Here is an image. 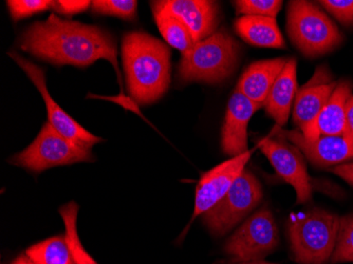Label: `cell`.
<instances>
[{"label":"cell","instance_id":"cell-13","mask_svg":"<svg viewBox=\"0 0 353 264\" xmlns=\"http://www.w3.org/2000/svg\"><path fill=\"white\" fill-rule=\"evenodd\" d=\"M152 5L179 19L197 43L213 35L219 23V7L208 0H161Z\"/></svg>","mask_w":353,"mask_h":264},{"label":"cell","instance_id":"cell-3","mask_svg":"<svg viewBox=\"0 0 353 264\" xmlns=\"http://www.w3.org/2000/svg\"><path fill=\"white\" fill-rule=\"evenodd\" d=\"M239 45L229 33L216 31L182 54L178 79L182 83L216 84L228 79L238 63Z\"/></svg>","mask_w":353,"mask_h":264},{"label":"cell","instance_id":"cell-18","mask_svg":"<svg viewBox=\"0 0 353 264\" xmlns=\"http://www.w3.org/2000/svg\"><path fill=\"white\" fill-rule=\"evenodd\" d=\"M352 81H338L328 103L317 116L315 134L319 136H344L346 127V105L352 95Z\"/></svg>","mask_w":353,"mask_h":264},{"label":"cell","instance_id":"cell-4","mask_svg":"<svg viewBox=\"0 0 353 264\" xmlns=\"http://www.w3.org/2000/svg\"><path fill=\"white\" fill-rule=\"evenodd\" d=\"M340 218L314 207L291 216L288 235L295 260L301 264H326L338 239Z\"/></svg>","mask_w":353,"mask_h":264},{"label":"cell","instance_id":"cell-16","mask_svg":"<svg viewBox=\"0 0 353 264\" xmlns=\"http://www.w3.org/2000/svg\"><path fill=\"white\" fill-rule=\"evenodd\" d=\"M288 59L277 57L252 63L240 77L236 90L243 93L249 100L263 106L272 86L285 68Z\"/></svg>","mask_w":353,"mask_h":264},{"label":"cell","instance_id":"cell-27","mask_svg":"<svg viewBox=\"0 0 353 264\" xmlns=\"http://www.w3.org/2000/svg\"><path fill=\"white\" fill-rule=\"evenodd\" d=\"M319 3L343 25H353V0H322Z\"/></svg>","mask_w":353,"mask_h":264},{"label":"cell","instance_id":"cell-26","mask_svg":"<svg viewBox=\"0 0 353 264\" xmlns=\"http://www.w3.org/2000/svg\"><path fill=\"white\" fill-rule=\"evenodd\" d=\"M53 3L54 1H49V0H9L7 1L10 14L15 21H21L28 16L47 11L53 7Z\"/></svg>","mask_w":353,"mask_h":264},{"label":"cell","instance_id":"cell-32","mask_svg":"<svg viewBox=\"0 0 353 264\" xmlns=\"http://www.w3.org/2000/svg\"><path fill=\"white\" fill-rule=\"evenodd\" d=\"M243 264H274L270 263V262L261 261V260H257V261H251V262H245Z\"/></svg>","mask_w":353,"mask_h":264},{"label":"cell","instance_id":"cell-12","mask_svg":"<svg viewBox=\"0 0 353 264\" xmlns=\"http://www.w3.org/2000/svg\"><path fill=\"white\" fill-rule=\"evenodd\" d=\"M251 156V150H248L245 154L234 156L202 174L196 190L192 220L211 210L228 194L240 174L245 172Z\"/></svg>","mask_w":353,"mask_h":264},{"label":"cell","instance_id":"cell-20","mask_svg":"<svg viewBox=\"0 0 353 264\" xmlns=\"http://www.w3.org/2000/svg\"><path fill=\"white\" fill-rule=\"evenodd\" d=\"M154 21L168 45L181 51L182 54L192 49L195 43L192 41L188 28L174 16L152 5Z\"/></svg>","mask_w":353,"mask_h":264},{"label":"cell","instance_id":"cell-1","mask_svg":"<svg viewBox=\"0 0 353 264\" xmlns=\"http://www.w3.org/2000/svg\"><path fill=\"white\" fill-rule=\"evenodd\" d=\"M19 43L26 52L57 65L87 67L98 59H106L121 79L114 39L95 26L63 21L52 14L47 21L30 26Z\"/></svg>","mask_w":353,"mask_h":264},{"label":"cell","instance_id":"cell-22","mask_svg":"<svg viewBox=\"0 0 353 264\" xmlns=\"http://www.w3.org/2000/svg\"><path fill=\"white\" fill-rule=\"evenodd\" d=\"M59 214H61L63 223H65V228H66L65 238H66L67 243L70 247L75 263L98 264L87 253L84 246L79 241V235H77V214H79V205L74 201L69 202L66 205L61 206L59 208Z\"/></svg>","mask_w":353,"mask_h":264},{"label":"cell","instance_id":"cell-6","mask_svg":"<svg viewBox=\"0 0 353 264\" xmlns=\"http://www.w3.org/2000/svg\"><path fill=\"white\" fill-rule=\"evenodd\" d=\"M91 161L93 156L90 148L79 146L61 136L50 123L43 125L34 142L11 159L12 164L34 172Z\"/></svg>","mask_w":353,"mask_h":264},{"label":"cell","instance_id":"cell-21","mask_svg":"<svg viewBox=\"0 0 353 264\" xmlns=\"http://www.w3.org/2000/svg\"><path fill=\"white\" fill-rule=\"evenodd\" d=\"M25 254L37 264H77L66 238L63 236L32 245Z\"/></svg>","mask_w":353,"mask_h":264},{"label":"cell","instance_id":"cell-11","mask_svg":"<svg viewBox=\"0 0 353 264\" xmlns=\"http://www.w3.org/2000/svg\"><path fill=\"white\" fill-rule=\"evenodd\" d=\"M279 139L281 140L263 139L259 142V148L271 162L277 174L294 187L296 203H307L312 198V180L307 172L303 154L294 145L288 144L283 138Z\"/></svg>","mask_w":353,"mask_h":264},{"label":"cell","instance_id":"cell-28","mask_svg":"<svg viewBox=\"0 0 353 264\" xmlns=\"http://www.w3.org/2000/svg\"><path fill=\"white\" fill-rule=\"evenodd\" d=\"M91 3L92 1H88V0H75V1L59 0V1H54L52 9L63 15H74V14L86 11L89 7H91Z\"/></svg>","mask_w":353,"mask_h":264},{"label":"cell","instance_id":"cell-8","mask_svg":"<svg viewBox=\"0 0 353 264\" xmlns=\"http://www.w3.org/2000/svg\"><path fill=\"white\" fill-rule=\"evenodd\" d=\"M279 227L271 210L263 206L240 226L228 240L224 251L235 262H251L275 251L279 245Z\"/></svg>","mask_w":353,"mask_h":264},{"label":"cell","instance_id":"cell-25","mask_svg":"<svg viewBox=\"0 0 353 264\" xmlns=\"http://www.w3.org/2000/svg\"><path fill=\"white\" fill-rule=\"evenodd\" d=\"M233 3L237 13L243 16H265L276 19L283 3L281 0H237Z\"/></svg>","mask_w":353,"mask_h":264},{"label":"cell","instance_id":"cell-31","mask_svg":"<svg viewBox=\"0 0 353 264\" xmlns=\"http://www.w3.org/2000/svg\"><path fill=\"white\" fill-rule=\"evenodd\" d=\"M12 264H37L34 261H32L27 255L19 256L17 259L14 260Z\"/></svg>","mask_w":353,"mask_h":264},{"label":"cell","instance_id":"cell-9","mask_svg":"<svg viewBox=\"0 0 353 264\" xmlns=\"http://www.w3.org/2000/svg\"><path fill=\"white\" fill-rule=\"evenodd\" d=\"M9 57L25 71L32 83L37 86V90L41 92L47 107L48 120H49L48 123H50L61 136L72 141L79 146L86 147L90 150H92L93 145L102 142V139L93 136L84 127L81 126L53 100L48 91L47 81H46V75L43 69L28 61L25 57H21L19 53L10 52Z\"/></svg>","mask_w":353,"mask_h":264},{"label":"cell","instance_id":"cell-10","mask_svg":"<svg viewBox=\"0 0 353 264\" xmlns=\"http://www.w3.org/2000/svg\"><path fill=\"white\" fill-rule=\"evenodd\" d=\"M332 79L328 69L321 65L312 79L297 91L293 108V122L306 140L319 139L315 134V122L338 85V81Z\"/></svg>","mask_w":353,"mask_h":264},{"label":"cell","instance_id":"cell-23","mask_svg":"<svg viewBox=\"0 0 353 264\" xmlns=\"http://www.w3.org/2000/svg\"><path fill=\"white\" fill-rule=\"evenodd\" d=\"M330 262H353V214L340 218L338 239Z\"/></svg>","mask_w":353,"mask_h":264},{"label":"cell","instance_id":"cell-19","mask_svg":"<svg viewBox=\"0 0 353 264\" xmlns=\"http://www.w3.org/2000/svg\"><path fill=\"white\" fill-rule=\"evenodd\" d=\"M235 30L243 41L261 48L285 49V43L276 19L265 16H243L236 21Z\"/></svg>","mask_w":353,"mask_h":264},{"label":"cell","instance_id":"cell-17","mask_svg":"<svg viewBox=\"0 0 353 264\" xmlns=\"http://www.w3.org/2000/svg\"><path fill=\"white\" fill-rule=\"evenodd\" d=\"M297 63L295 59H288L285 68L272 86L263 106L271 118L279 126L287 124L293 101L295 100L297 87Z\"/></svg>","mask_w":353,"mask_h":264},{"label":"cell","instance_id":"cell-2","mask_svg":"<svg viewBox=\"0 0 353 264\" xmlns=\"http://www.w3.org/2000/svg\"><path fill=\"white\" fill-rule=\"evenodd\" d=\"M127 86L138 104L161 99L170 83V51L165 43L144 32H130L122 41Z\"/></svg>","mask_w":353,"mask_h":264},{"label":"cell","instance_id":"cell-15","mask_svg":"<svg viewBox=\"0 0 353 264\" xmlns=\"http://www.w3.org/2000/svg\"><path fill=\"white\" fill-rule=\"evenodd\" d=\"M263 107L236 90L228 105L222 127V150L228 156H238L248 152V124L254 113Z\"/></svg>","mask_w":353,"mask_h":264},{"label":"cell","instance_id":"cell-30","mask_svg":"<svg viewBox=\"0 0 353 264\" xmlns=\"http://www.w3.org/2000/svg\"><path fill=\"white\" fill-rule=\"evenodd\" d=\"M344 136L353 140V95L349 97L346 105V127Z\"/></svg>","mask_w":353,"mask_h":264},{"label":"cell","instance_id":"cell-5","mask_svg":"<svg viewBox=\"0 0 353 264\" xmlns=\"http://www.w3.org/2000/svg\"><path fill=\"white\" fill-rule=\"evenodd\" d=\"M287 31L295 47L308 57L331 52L343 41L342 33L328 15L306 0L288 5Z\"/></svg>","mask_w":353,"mask_h":264},{"label":"cell","instance_id":"cell-7","mask_svg":"<svg viewBox=\"0 0 353 264\" xmlns=\"http://www.w3.org/2000/svg\"><path fill=\"white\" fill-rule=\"evenodd\" d=\"M261 198L263 190L259 181L245 170L228 194L202 214L203 223L214 235H225L261 203Z\"/></svg>","mask_w":353,"mask_h":264},{"label":"cell","instance_id":"cell-24","mask_svg":"<svg viewBox=\"0 0 353 264\" xmlns=\"http://www.w3.org/2000/svg\"><path fill=\"white\" fill-rule=\"evenodd\" d=\"M136 0H94L91 3L92 11L101 15L117 16L132 21L137 13Z\"/></svg>","mask_w":353,"mask_h":264},{"label":"cell","instance_id":"cell-14","mask_svg":"<svg viewBox=\"0 0 353 264\" xmlns=\"http://www.w3.org/2000/svg\"><path fill=\"white\" fill-rule=\"evenodd\" d=\"M279 134L296 146L317 167L336 166L353 159V140L345 136H319L317 140L308 141L299 130L281 129Z\"/></svg>","mask_w":353,"mask_h":264},{"label":"cell","instance_id":"cell-29","mask_svg":"<svg viewBox=\"0 0 353 264\" xmlns=\"http://www.w3.org/2000/svg\"><path fill=\"white\" fill-rule=\"evenodd\" d=\"M332 172L344 179L347 183L350 184L353 187V162L336 165L332 168Z\"/></svg>","mask_w":353,"mask_h":264}]
</instances>
